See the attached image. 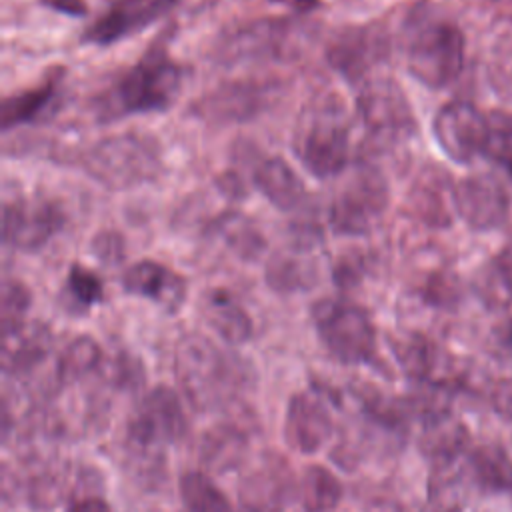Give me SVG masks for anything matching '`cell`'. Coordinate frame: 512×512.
Returning a JSON list of instances; mask_svg holds the SVG:
<instances>
[{
	"label": "cell",
	"mask_w": 512,
	"mask_h": 512,
	"mask_svg": "<svg viewBox=\"0 0 512 512\" xmlns=\"http://www.w3.org/2000/svg\"><path fill=\"white\" fill-rule=\"evenodd\" d=\"M44 6L70 14V16H80L86 14V4L82 0H40Z\"/></svg>",
	"instance_id": "36"
},
{
	"label": "cell",
	"mask_w": 512,
	"mask_h": 512,
	"mask_svg": "<svg viewBox=\"0 0 512 512\" xmlns=\"http://www.w3.org/2000/svg\"><path fill=\"white\" fill-rule=\"evenodd\" d=\"M326 350L342 364H368L376 358V328L370 314L344 298H322L310 310Z\"/></svg>",
	"instance_id": "4"
},
{
	"label": "cell",
	"mask_w": 512,
	"mask_h": 512,
	"mask_svg": "<svg viewBox=\"0 0 512 512\" xmlns=\"http://www.w3.org/2000/svg\"><path fill=\"white\" fill-rule=\"evenodd\" d=\"M358 114L376 144H394L414 126L408 100L390 78L364 82L358 94Z\"/></svg>",
	"instance_id": "9"
},
{
	"label": "cell",
	"mask_w": 512,
	"mask_h": 512,
	"mask_svg": "<svg viewBox=\"0 0 512 512\" xmlns=\"http://www.w3.org/2000/svg\"><path fill=\"white\" fill-rule=\"evenodd\" d=\"M188 430V422L176 392L168 386L152 388L140 402L138 412L128 424V438L138 446L176 442Z\"/></svg>",
	"instance_id": "12"
},
{
	"label": "cell",
	"mask_w": 512,
	"mask_h": 512,
	"mask_svg": "<svg viewBox=\"0 0 512 512\" xmlns=\"http://www.w3.org/2000/svg\"><path fill=\"white\" fill-rule=\"evenodd\" d=\"M102 362V348L98 342L86 334L76 336L68 342L58 360V380L60 384H74L84 376L92 374Z\"/></svg>",
	"instance_id": "28"
},
{
	"label": "cell",
	"mask_w": 512,
	"mask_h": 512,
	"mask_svg": "<svg viewBox=\"0 0 512 512\" xmlns=\"http://www.w3.org/2000/svg\"><path fill=\"white\" fill-rule=\"evenodd\" d=\"M64 224L60 206L46 198L18 196L2 204V244L20 252H38Z\"/></svg>",
	"instance_id": "8"
},
{
	"label": "cell",
	"mask_w": 512,
	"mask_h": 512,
	"mask_svg": "<svg viewBox=\"0 0 512 512\" xmlns=\"http://www.w3.org/2000/svg\"><path fill=\"white\" fill-rule=\"evenodd\" d=\"M174 4L178 0H112L106 12L84 30L82 40L90 44L118 42L156 22Z\"/></svg>",
	"instance_id": "15"
},
{
	"label": "cell",
	"mask_w": 512,
	"mask_h": 512,
	"mask_svg": "<svg viewBox=\"0 0 512 512\" xmlns=\"http://www.w3.org/2000/svg\"><path fill=\"white\" fill-rule=\"evenodd\" d=\"M242 512H264L262 508H256V506H246Z\"/></svg>",
	"instance_id": "38"
},
{
	"label": "cell",
	"mask_w": 512,
	"mask_h": 512,
	"mask_svg": "<svg viewBox=\"0 0 512 512\" xmlns=\"http://www.w3.org/2000/svg\"><path fill=\"white\" fill-rule=\"evenodd\" d=\"M288 24L286 20L268 18L234 28L216 44L214 58L226 66L276 58L288 42Z\"/></svg>",
	"instance_id": "14"
},
{
	"label": "cell",
	"mask_w": 512,
	"mask_h": 512,
	"mask_svg": "<svg viewBox=\"0 0 512 512\" xmlns=\"http://www.w3.org/2000/svg\"><path fill=\"white\" fill-rule=\"evenodd\" d=\"M334 422L324 400L316 394H294L286 408L284 438L302 454L318 452L332 436Z\"/></svg>",
	"instance_id": "16"
},
{
	"label": "cell",
	"mask_w": 512,
	"mask_h": 512,
	"mask_svg": "<svg viewBox=\"0 0 512 512\" xmlns=\"http://www.w3.org/2000/svg\"><path fill=\"white\" fill-rule=\"evenodd\" d=\"M30 308V290L14 278L4 280L2 284V336H8L20 330Z\"/></svg>",
	"instance_id": "32"
},
{
	"label": "cell",
	"mask_w": 512,
	"mask_h": 512,
	"mask_svg": "<svg viewBox=\"0 0 512 512\" xmlns=\"http://www.w3.org/2000/svg\"><path fill=\"white\" fill-rule=\"evenodd\" d=\"M66 294L76 306L90 308L102 302L104 286H102V280L92 270L80 264H74L66 278Z\"/></svg>",
	"instance_id": "33"
},
{
	"label": "cell",
	"mask_w": 512,
	"mask_h": 512,
	"mask_svg": "<svg viewBox=\"0 0 512 512\" xmlns=\"http://www.w3.org/2000/svg\"><path fill=\"white\" fill-rule=\"evenodd\" d=\"M50 348V334L44 326H22L4 336V370L22 372L38 364Z\"/></svg>",
	"instance_id": "24"
},
{
	"label": "cell",
	"mask_w": 512,
	"mask_h": 512,
	"mask_svg": "<svg viewBox=\"0 0 512 512\" xmlns=\"http://www.w3.org/2000/svg\"><path fill=\"white\" fill-rule=\"evenodd\" d=\"M388 206V184L374 166H358L330 204V226L338 234H368Z\"/></svg>",
	"instance_id": "6"
},
{
	"label": "cell",
	"mask_w": 512,
	"mask_h": 512,
	"mask_svg": "<svg viewBox=\"0 0 512 512\" xmlns=\"http://www.w3.org/2000/svg\"><path fill=\"white\" fill-rule=\"evenodd\" d=\"M466 474L458 458L434 462L428 480V504L432 512H460L466 504Z\"/></svg>",
	"instance_id": "22"
},
{
	"label": "cell",
	"mask_w": 512,
	"mask_h": 512,
	"mask_svg": "<svg viewBox=\"0 0 512 512\" xmlns=\"http://www.w3.org/2000/svg\"><path fill=\"white\" fill-rule=\"evenodd\" d=\"M468 444L466 426L446 410L424 418L420 448L432 462L460 458Z\"/></svg>",
	"instance_id": "20"
},
{
	"label": "cell",
	"mask_w": 512,
	"mask_h": 512,
	"mask_svg": "<svg viewBox=\"0 0 512 512\" xmlns=\"http://www.w3.org/2000/svg\"><path fill=\"white\" fill-rule=\"evenodd\" d=\"M432 134L436 144L452 162L470 164L476 156L484 154L488 116L470 102H448L436 112L432 120Z\"/></svg>",
	"instance_id": "11"
},
{
	"label": "cell",
	"mask_w": 512,
	"mask_h": 512,
	"mask_svg": "<svg viewBox=\"0 0 512 512\" xmlns=\"http://www.w3.org/2000/svg\"><path fill=\"white\" fill-rule=\"evenodd\" d=\"M174 372L190 402L196 408H210L224 396L230 364L210 340L188 334L176 348Z\"/></svg>",
	"instance_id": "7"
},
{
	"label": "cell",
	"mask_w": 512,
	"mask_h": 512,
	"mask_svg": "<svg viewBox=\"0 0 512 512\" xmlns=\"http://www.w3.org/2000/svg\"><path fill=\"white\" fill-rule=\"evenodd\" d=\"M484 156L512 180V116L506 112L488 114V136Z\"/></svg>",
	"instance_id": "30"
},
{
	"label": "cell",
	"mask_w": 512,
	"mask_h": 512,
	"mask_svg": "<svg viewBox=\"0 0 512 512\" xmlns=\"http://www.w3.org/2000/svg\"><path fill=\"white\" fill-rule=\"evenodd\" d=\"M202 312L208 326L230 346H240L254 334L250 314L224 288H212L204 294Z\"/></svg>",
	"instance_id": "18"
},
{
	"label": "cell",
	"mask_w": 512,
	"mask_h": 512,
	"mask_svg": "<svg viewBox=\"0 0 512 512\" xmlns=\"http://www.w3.org/2000/svg\"><path fill=\"white\" fill-rule=\"evenodd\" d=\"M56 90H58V82L56 78H50L40 86H34L26 92L4 98L0 106L2 132H8L16 126L30 124L42 118L54 106Z\"/></svg>",
	"instance_id": "21"
},
{
	"label": "cell",
	"mask_w": 512,
	"mask_h": 512,
	"mask_svg": "<svg viewBox=\"0 0 512 512\" xmlns=\"http://www.w3.org/2000/svg\"><path fill=\"white\" fill-rule=\"evenodd\" d=\"M160 146L148 134H116L96 142L82 158L84 172L110 190H126L160 172Z\"/></svg>",
	"instance_id": "3"
},
{
	"label": "cell",
	"mask_w": 512,
	"mask_h": 512,
	"mask_svg": "<svg viewBox=\"0 0 512 512\" xmlns=\"http://www.w3.org/2000/svg\"><path fill=\"white\" fill-rule=\"evenodd\" d=\"M406 66L430 90L452 84L464 66V36L452 22H424L406 42Z\"/></svg>",
	"instance_id": "5"
},
{
	"label": "cell",
	"mask_w": 512,
	"mask_h": 512,
	"mask_svg": "<svg viewBox=\"0 0 512 512\" xmlns=\"http://www.w3.org/2000/svg\"><path fill=\"white\" fill-rule=\"evenodd\" d=\"M388 56V36L382 24L344 26L328 44V64L350 84L364 82L368 72Z\"/></svg>",
	"instance_id": "10"
},
{
	"label": "cell",
	"mask_w": 512,
	"mask_h": 512,
	"mask_svg": "<svg viewBox=\"0 0 512 512\" xmlns=\"http://www.w3.org/2000/svg\"><path fill=\"white\" fill-rule=\"evenodd\" d=\"M396 358L412 380H426L434 370V348L422 336H410L394 344Z\"/></svg>",
	"instance_id": "31"
},
{
	"label": "cell",
	"mask_w": 512,
	"mask_h": 512,
	"mask_svg": "<svg viewBox=\"0 0 512 512\" xmlns=\"http://www.w3.org/2000/svg\"><path fill=\"white\" fill-rule=\"evenodd\" d=\"M508 342H510V346H512V322H510V326H508Z\"/></svg>",
	"instance_id": "39"
},
{
	"label": "cell",
	"mask_w": 512,
	"mask_h": 512,
	"mask_svg": "<svg viewBox=\"0 0 512 512\" xmlns=\"http://www.w3.org/2000/svg\"><path fill=\"white\" fill-rule=\"evenodd\" d=\"M292 150L316 178H334L350 158V122L334 98L310 104L298 116Z\"/></svg>",
	"instance_id": "2"
},
{
	"label": "cell",
	"mask_w": 512,
	"mask_h": 512,
	"mask_svg": "<svg viewBox=\"0 0 512 512\" xmlns=\"http://www.w3.org/2000/svg\"><path fill=\"white\" fill-rule=\"evenodd\" d=\"M468 468L476 484L488 492L512 490V456L498 444H482L470 452Z\"/></svg>",
	"instance_id": "23"
},
{
	"label": "cell",
	"mask_w": 512,
	"mask_h": 512,
	"mask_svg": "<svg viewBox=\"0 0 512 512\" xmlns=\"http://www.w3.org/2000/svg\"><path fill=\"white\" fill-rule=\"evenodd\" d=\"M70 512H112L108 502L98 498V496H90V498H82L78 502H74L70 506Z\"/></svg>",
	"instance_id": "37"
},
{
	"label": "cell",
	"mask_w": 512,
	"mask_h": 512,
	"mask_svg": "<svg viewBox=\"0 0 512 512\" xmlns=\"http://www.w3.org/2000/svg\"><path fill=\"white\" fill-rule=\"evenodd\" d=\"M492 404L502 418L512 420V380H504L492 394Z\"/></svg>",
	"instance_id": "34"
},
{
	"label": "cell",
	"mask_w": 512,
	"mask_h": 512,
	"mask_svg": "<svg viewBox=\"0 0 512 512\" xmlns=\"http://www.w3.org/2000/svg\"><path fill=\"white\" fill-rule=\"evenodd\" d=\"M202 106L206 114L214 118H246L258 114V110L266 106V96L260 86L236 84L214 92Z\"/></svg>",
	"instance_id": "26"
},
{
	"label": "cell",
	"mask_w": 512,
	"mask_h": 512,
	"mask_svg": "<svg viewBox=\"0 0 512 512\" xmlns=\"http://www.w3.org/2000/svg\"><path fill=\"white\" fill-rule=\"evenodd\" d=\"M254 186L278 210L290 212L302 206L306 188L294 168L280 156L266 158L254 172Z\"/></svg>",
	"instance_id": "19"
},
{
	"label": "cell",
	"mask_w": 512,
	"mask_h": 512,
	"mask_svg": "<svg viewBox=\"0 0 512 512\" xmlns=\"http://www.w3.org/2000/svg\"><path fill=\"white\" fill-rule=\"evenodd\" d=\"M496 270L506 286V290L512 294V238L500 248L496 256Z\"/></svg>",
	"instance_id": "35"
},
{
	"label": "cell",
	"mask_w": 512,
	"mask_h": 512,
	"mask_svg": "<svg viewBox=\"0 0 512 512\" xmlns=\"http://www.w3.org/2000/svg\"><path fill=\"white\" fill-rule=\"evenodd\" d=\"M266 280L274 290L292 292L308 288L314 282V268L288 252H278L266 266Z\"/></svg>",
	"instance_id": "29"
},
{
	"label": "cell",
	"mask_w": 512,
	"mask_h": 512,
	"mask_svg": "<svg viewBox=\"0 0 512 512\" xmlns=\"http://www.w3.org/2000/svg\"><path fill=\"white\" fill-rule=\"evenodd\" d=\"M298 496L306 512H332L342 500V484L328 468L312 464L302 472Z\"/></svg>",
	"instance_id": "25"
},
{
	"label": "cell",
	"mask_w": 512,
	"mask_h": 512,
	"mask_svg": "<svg viewBox=\"0 0 512 512\" xmlns=\"http://www.w3.org/2000/svg\"><path fill=\"white\" fill-rule=\"evenodd\" d=\"M122 288L132 296H142L166 312H176L186 300V280L168 266L154 260H140L122 274Z\"/></svg>",
	"instance_id": "17"
},
{
	"label": "cell",
	"mask_w": 512,
	"mask_h": 512,
	"mask_svg": "<svg viewBox=\"0 0 512 512\" xmlns=\"http://www.w3.org/2000/svg\"><path fill=\"white\" fill-rule=\"evenodd\" d=\"M456 214L468 228L486 232L500 228L510 210L504 184L492 174H472L462 178L452 192Z\"/></svg>",
	"instance_id": "13"
},
{
	"label": "cell",
	"mask_w": 512,
	"mask_h": 512,
	"mask_svg": "<svg viewBox=\"0 0 512 512\" xmlns=\"http://www.w3.org/2000/svg\"><path fill=\"white\" fill-rule=\"evenodd\" d=\"M178 492L188 512H232L226 494L204 472H184L178 480Z\"/></svg>",
	"instance_id": "27"
},
{
	"label": "cell",
	"mask_w": 512,
	"mask_h": 512,
	"mask_svg": "<svg viewBox=\"0 0 512 512\" xmlns=\"http://www.w3.org/2000/svg\"><path fill=\"white\" fill-rule=\"evenodd\" d=\"M182 86V68L168 56L164 42L152 44L142 58L116 76L92 100L98 122L168 110Z\"/></svg>",
	"instance_id": "1"
}]
</instances>
